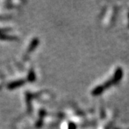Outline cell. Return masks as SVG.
Listing matches in <instances>:
<instances>
[{"instance_id":"obj_4","label":"cell","mask_w":129,"mask_h":129,"mask_svg":"<svg viewBox=\"0 0 129 129\" xmlns=\"http://www.w3.org/2000/svg\"><path fill=\"white\" fill-rule=\"evenodd\" d=\"M76 127H75V125L73 124V123H70L69 126V129H75Z\"/></svg>"},{"instance_id":"obj_3","label":"cell","mask_w":129,"mask_h":129,"mask_svg":"<svg viewBox=\"0 0 129 129\" xmlns=\"http://www.w3.org/2000/svg\"><path fill=\"white\" fill-rule=\"evenodd\" d=\"M35 79V76L34 75V73L32 71V72H30L29 75V81H34Z\"/></svg>"},{"instance_id":"obj_1","label":"cell","mask_w":129,"mask_h":129,"mask_svg":"<svg viewBox=\"0 0 129 129\" xmlns=\"http://www.w3.org/2000/svg\"><path fill=\"white\" fill-rule=\"evenodd\" d=\"M24 83V80H19V81L13 82V83H10L8 85V88H9V89H14V88L21 86L22 85H23Z\"/></svg>"},{"instance_id":"obj_2","label":"cell","mask_w":129,"mask_h":129,"mask_svg":"<svg viewBox=\"0 0 129 129\" xmlns=\"http://www.w3.org/2000/svg\"><path fill=\"white\" fill-rule=\"evenodd\" d=\"M38 40H35L34 41L32 42V44L31 45V47H30V48L29 49V51H31L35 47H36V45H37V44H38Z\"/></svg>"}]
</instances>
